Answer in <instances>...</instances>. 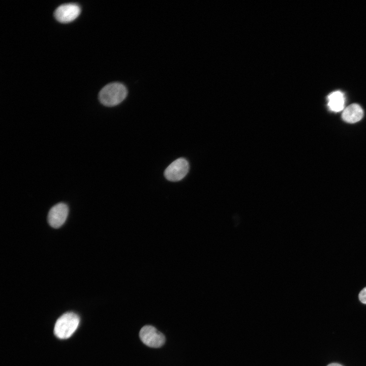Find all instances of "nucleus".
Instances as JSON below:
<instances>
[{"label": "nucleus", "mask_w": 366, "mask_h": 366, "mask_svg": "<svg viewBox=\"0 0 366 366\" xmlns=\"http://www.w3.org/2000/svg\"><path fill=\"white\" fill-rule=\"evenodd\" d=\"M328 106L332 111L339 112L342 110L344 106V97L340 91H336L330 94L328 97Z\"/></svg>", "instance_id": "obj_8"}, {"label": "nucleus", "mask_w": 366, "mask_h": 366, "mask_svg": "<svg viewBox=\"0 0 366 366\" xmlns=\"http://www.w3.org/2000/svg\"><path fill=\"white\" fill-rule=\"evenodd\" d=\"M128 90L120 82H114L104 86L100 90L99 99L100 102L106 106H116L126 98Z\"/></svg>", "instance_id": "obj_1"}, {"label": "nucleus", "mask_w": 366, "mask_h": 366, "mask_svg": "<svg viewBox=\"0 0 366 366\" xmlns=\"http://www.w3.org/2000/svg\"><path fill=\"white\" fill-rule=\"evenodd\" d=\"M359 299L362 303L366 304V287L364 288L360 292L359 294Z\"/></svg>", "instance_id": "obj_9"}, {"label": "nucleus", "mask_w": 366, "mask_h": 366, "mask_svg": "<svg viewBox=\"0 0 366 366\" xmlns=\"http://www.w3.org/2000/svg\"><path fill=\"white\" fill-rule=\"evenodd\" d=\"M363 115V111L361 107L357 104H352L344 110L342 117L347 123H355L359 121Z\"/></svg>", "instance_id": "obj_7"}, {"label": "nucleus", "mask_w": 366, "mask_h": 366, "mask_svg": "<svg viewBox=\"0 0 366 366\" xmlns=\"http://www.w3.org/2000/svg\"><path fill=\"white\" fill-rule=\"evenodd\" d=\"M189 170L188 162L184 158H179L172 162L165 169V178L171 181H177L183 179Z\"/></svg>", "instance_id": "obj_4"}, {"label": "nucleus", "mask_w": 366, "mask_h": 366, "mask_svg": "<svg viewBox=\"0 0 366 366\" xmlns=\"http://www.w3.org/2000/svg\"><path fill=\"white\" fill-rule=\"evenodd\" d=\"M327 366H343L341 364L337 363H332L328 364Z\"/></svg>", "instance_id": "obj_10"}, {"label": "nucleus", "mask_w": 366, "mask_h": 366, "mask_svg": "<svg viewBox=\"0 0 366 366\" xmlns=\"http://www.w3.org/2000/svg\"><path fill=\"white\" fill-rule=\"evenodd\" d=\"M69 208L67 204L59 203L50 209L48 215V222L53 228H58L65 222L68 215Z\"/></svg>", "instance_id": "obj_6"}, {"label": "nucleus", "mask_w": 366, "mask_h": 366, "mask_svg": "<svg viewBox=\"0 0 366 366\" xmlns=\"http://www.w3.org/2000/svg\"><path fill=\"white\" fill-rule=\"evenodd\" d=\"M79 322V317L75 313H64L56 321L54 327L55 336L60 339L70 338L77 329Z\"/></svg>", "instance_id": "obj_2"}, {"label": "nucleus", "mask_w": 366, "mask_h": 366, "mask_svg": "<svg viewBox=\"0 0 366 366\" xmlns=\"http://www.w3.org/2000/svg\"><path fill=\"white\" fill-rule=\"evenodd\" d=\"M139 337L144 344L151 348H160L165 342L164 335L152 325L142 327L139 332Z\"/></svg>", "instance_id": "obj_3"}, {"label": "nucleus", "mask_w": 366, "mask_h": 366, "mask_svg": "<svg viewBox=\"0 0 366 366\" xmlns=\"http://www.w3.org/2000/svg\"><path fill=\"white\" fill-rule=\"evenodd\" d=\"M80 8L76 4H66L59 6L54 12V17L59 22L68 23L75 20L80 13Z\"/></svg>", "instance_id": "obj_5"}]
</instances>
